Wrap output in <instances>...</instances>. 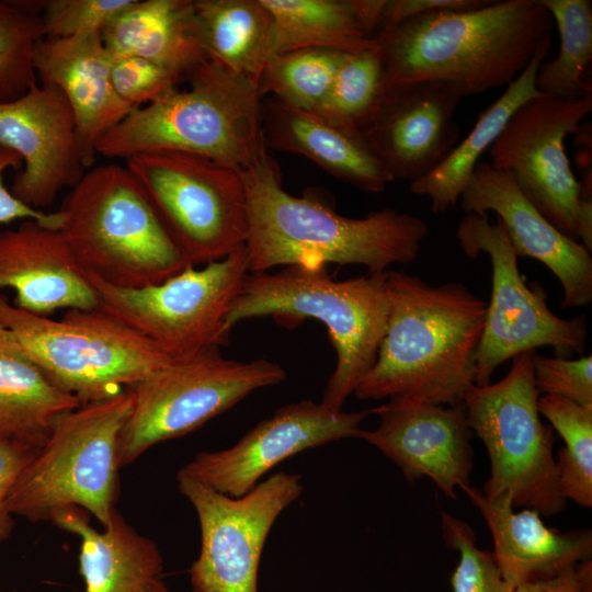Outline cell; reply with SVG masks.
Masks as SVG:
<instances>
[{
    "mask_svg": "<svg viewBox=\"0 0 592 592\" xmlns=\"http://www.w3.org/2000/svg\"><path fill=\"white\" fill-rule=\"evenodd\" d=\"M442 536L447 547L459 554L452 577L453 592H513L503 578L491 551L477 546L476 535L465 521L441 512Z\"/></svg>",
    "mask_w": 592,
    "mask_h": 592,
    "instance_id": "cell-36",
    "label": "cell"
},
{
    "mask_svg": "<svg viewBox=\"0 0 592 592\" xmlns=\"http://www.w3.org/2000/svg\"><path fill=\"white\" fill-rule=\"evenodd\" d=\"M487 0H384L378 31L430 11L471 9L483 4Z\"/></svg>",
    "mask_w": 592,
    "mask_h": 592,
    "instance_id": "cell-42",
    "label": "cell"
},
{
    "mask_svg": "<svg viewBox=\"0 0 592 592\" xmlns=\"http://www.w3.org/2000/svg\"><path fill=\"white\" fill-rule=\"evenodd\" d=\"M368 413V410L333 411L308 399L292 402L259 422L235 445L197 453L178 475L229 497H241L275 466L303 451L343 439H358Z\"/></svg>",
    "mask_w": 592,
    "mask_h": 592,
    "instance_id": "cell-16",
    "label": "cell"
},
{
    "mask_svg": "<svg viewBox=\"0 0 592 592\" xmlns=\"http://www.w3.org/2000/svg\"><path fill=\"white\" fill-rule=\"evenodd\" d=\"M58 210L59 232L81 270L110 285L147 287L190 265L126 166L87 171Z\"/></svg>",
    "mask_w": 592,
    "mask_h": 592,
    "instance_id": "cell-6",
    "label": "cell"
},
{
    "mask_svg": "<svg viewBox=\"0 0 592 592\" xmlns=\"http://www.w3.org/2000/svg\"><path fill=\"white\" fill-rule=\"evenodd\" d=\"M553 19L540 0L489 1L430 11L378 31L385 86L445 83L463 98L511 84L551 41Z\"/></svg>",
    "mask_w": 592,
    "mask_h": 592,
    "instance_id": "cell-2",
    "label": "cell"
},
{
    "mask_svg": "<svg viewBox=\"0 0 592 592\" xmlns=\"http://www.w3.org/2000/svg\"><path fill=\"white\" fill-rule=\"evenodd\" d=\"M112 59L101 34L44 37L34 55L36 80L58 88L72 110L87 169L101 137L134 110L113 87Z\"/></svg>",
    "mask_w": 592,
    "mask_h": 592,
    "instance_id": "cell-21",
    "label": "cell"
},
{
    "mask_svg": "<svg viewBox=\"0 0 592 592\" xmlns=\"http://www.w3.org/2000/svg\"><path fill=\"white\" fill-rule=\"evenodd\" d=\"M346 55L327 48H299L273 55L259 78L260 95L272 94L287 106L316 111Z\"/></svg>",
    "mask_w": 592,
    "mask_h": 592,
    "instance_id": "cell-32",
    "label": "cell"
},
{
    "mask_svg": "<svg viewBox=\"0 0 592 592\" xmlns=\"http://www.w3.org/2000/svg\"><path fill=\"white\" fill-rule=\"evenodd\" d=\"M535 351L512 358L499 382L474 385L463 406L473 433L483 443L490 476L481 492L492 503L530 509L544 517L567 506L554 455V430L540 420L533 375Z\"/></svg>",
    "mask_w": 592,
    "mask_h": 592,
    "instance_id": "cell-9",
    "label": "cell"
},
{
    "mask_svg": "<svg viewBox=\"0 0 592 592\" xmlns=\"http://www.w3.org/2000/svg\"><path fill=\"white\" fill-rule=\"evenodd\" d=\"M81 406L57 388L0 325V441L39 449L57 420Z\"/></svg>",
    "mask_w": 592,
    "mask_h": 592,
    "instance_id": "cell-28",
    "label": "cell"
},
{
    "mask_svg": "<svg viewBox=\"0 0 592 592\" xmlns=\"http://www.w3.org/2000/svg\"><path fill=\"white\" fill-rule=\"evenodd\" d=\"M592 111V95L567 100L540 93L511 116L488 152L532 205L559 231L592 251L591 171L580 183L565 148Z\"/></svg>",
    "mask_w": 592,
    "mask_h": 592,
    "instance_id": "cell-12",
    "label": "cell"
},
{
    "mask_svg": "<svg viewBox=\"0 0 592 592\" xmlns=\"http://www.w3.org/2000/svg\"><path fill=\"white\" fill-rule=\"evenodd\" d=\"M134 0L37 1L44 37L68 38L101 32Z\"/></svg>",
    "mask_w": 592,
    "mask_h": 592,
    "instance_id": "cell-37",
    "label": "cell"
},
{
    "mask_svg": "<svg viewBox=\"0 0 592 592\" xmlns=\"http://www.w3.org/2000/svg\"><path fill=\"white\" fill-rule=\"evenodd\" d=\"M0 325L57 388L81 405L116 396L175 360L98 308L67 309L56 320L23 310L0 293Z\"/></svg>",
    "mask_w": 592,
    "mask_h": 592,
    "instance_id": "cell-7",
    "label": "cell"
},
{
    "mask_svg": "<svg viewBox=\"0 0 592 592\" xmlns=\"http://www.w3.org/2000/svg\"><path fill=\"white\" fill-rule=\"evenodd\" d=\"M464 253L489 257L492 288L480 342L476 353L475 385L491 383L494 371L515 355L540 346L560 353L582 354L588 339L585 316L562 319L548 307L543 291L530 287L519 269L502 223L489 215L466 214L456 230Z\"/></svg>",
    "mask_w": 592,
    "mask_h": 592,
    "instance_id": "cell-14",
    "label": "cell"
},
{
    "mask_svg": "<svg viewBox=\"0 0 592 592\" xmlns=\"http://www.w3.org/2000/svg\"><path fill=\"white\" fill-rule=\"evenodd\" d=\"M369 413L379 418L374 430H361L362 439L401 470L410 483L430 478L448 499L470 485L473 432L462 405L444 407L390 399Z\"/></svg>",
    "mask_w": 592,
    "mask_h": 592,
    "instance_id": "cell-19",
    "label": "cell"
},
{
    "mask_svg": "<svg viewBox=\"0 0 592 592\" xmlns=\"http://www.w3.org/2000/svg\"><path fill=\"white\" fill-rule=\"evenodd\" d=\"M389 315L374 366L356 386L363 400L457 406L475 385L487 301L458 282L431 285L387 271Z\"/></svg>",
    "mask_w": 592,
    "mask_h": 592,
    "instance_id": "cell-1",
    "label": "cell"
},
{
    "mask_svg": "<svg viewBox=\"0 0 592 592\" xmlns=\"http://www.w3.org/2000/svg\"><path fill=\"white\" fill-rule=\"evenodd\" d=\"M574 576L581 592H592V560L583 559L574 565Z\"/></svg>",
    "mask_w": 592,
    "mask_h": 592,
    "instance_id": "cell-44",
    "label": "cell"
},
{
    "mask_svg": "<svg viewBox=\"0 0 592 592\" xmlns=\"http://www.w3.org/2000/svg\"><path fill=\"white\" fill-rule=\"evenodd\" d=\"M550 47L551 41L539 47L523 72L479 115L469 134L435 170L410 183L412 193L430 200L433 213L441 214L456 205L480 157L489 150L511 116L523 103L540 94L535 88V76Z\"/></svg>",
    "mask_w": 592,
    "mask_h": 592,
    "instance_id": "cell-29",
    "label": "cell"
},
{
    "mask_svg": "<svg viewBox=\"0 0 592 592\" xmlns=\"http://www.w3.org/2000/svg\"><path fill=\"white\" fill-rule=\"evenodd\" d=\"M37 451L24 444L0 441V545L11 536L14 528L13 515L7 510L5 500Z\"/></svg>",
    "mask_w": 592,
    "mask_h": 592,
    "instance_id": "cell-40",
    "label": "cell"
},
{
    "mask_svg": "<svg viewBox=\"0 0 592 592\" xmlns=\"http://www.w3.org/2000/svg\"><path fill=\"white\" fill-rule=\"evenodd\" d=\"M78 506L55 511L49 521L80 538L83 592H172L163 579L158 545L130 526L117 509L103 531Z\"/></svg>",
    "mask_w": 592,
    "mask_h": 592,
    "instance_id": "cell-24",
    "label": "cell"
},
{
    "mask_svg": "<svg viewBox=\"0 0 592 592\" xmlns=\"http://www.w3.org/2000/svg\"><path fill=\"white\" fill-rule=\"evenodd\" d=\"M44 38L37 1H0V103L36 81L34 55Z\"/></svg>",
    "mask_w": 592,
    "mask_h": 592,
    "instance_id": "cell-35",
    "label": "cell"
},
{
    "mask_svg": "<svg viewBox=\"0 0 592 592\" xmlns=\"http://www.w3.org/2000/svg\"><path fill=\"white\" fill-rule=\"evenodd\" d=\"M533 375L539 394L592 408V356L568 360L534 353Z\"/></svg>",
    "mask_w": 592,
    "mask_h": 592,
    "instance_id": "cell-39",
    "label": "cell"
},
{
    "mask_svg": "<svg viewBox=\"0 0 592 592\" xmlns=\"http://www.w3.org/2000/svg\"><path fill=\"white\" fill-rule=\"evenodd\" d=\"M384 89V66L375 45L345 56L326 99L311 112L338 126L362 132Z\"/></svg>",
    "mask_w": 592,
    "mask_h": 592,
    "instance_id": "cell-34",
    "label": "cell"
},
{
    "mask_svg": "<svg viewBox=\"0 0 592 592\" xmlns=\"http://www.w3.org/2000/svg\"><path fill=\"white\" fill-rule=\"evenodd\" d=\"M463 96L436 81L385 86L363 137L390 181L414 182L435 170L459 141Z\"/></svg>",
    "mask_w": 592,
    "mask_h": 592,
    "instance_id": "cell-18",
    "label": "cell"
},
{
    "mask_svg": "<svg viewBox=\"0 0 592 592\" xmlns=\"http://www.w3.org/2000/svg\"><path fill=\"white\" fill-rule=\"evenodd\" d=\"M250 273L242 244L226 258L187 265L168 280L141 288H121L86 274L96 308L148 338L172 357L227 344V314Z\"/></svg>",
    "mask_w": 592,
    "mask_h": 592,
    "instance_id": "cell-11",
    "label": "cell"
},
{
    "mask_svg": "<svg viewBox=\"0 0 592 592\" xmlns=\"http://www.w3.org/2000/svg\"><path fill=\"white\" fill-rule=\"evenodd\" d=\"M22 166L21 158L4 148H0V225L8 224L14 220H33L41 226L60 230L62 226V215L57 212H45L35 209L19 198H16L10 189H7L3 183L4 172L10 168H20Z\"/></svg>",
    "mask_w": 592,
    "mask_h": 592,
    "instance_id": "cell-41",
    "label": "cell"
},
{
    "mask_svg": "<svg viewBox=\"0 0 592 592\" xmlns=\"http://www.w3.org/2000/svg\"><path fill=\"white\" fill-rule=\"evenodd\" d=\"M273 20L272 55L299 48L355 54L376 45L384 0H261Z\"/></svg>",
    "mask_w": 592,
    "mask_h": 592,
    "instance_id": "cell-27",
    "label": "cell"
},
{
    "mask_svg": "<svg viewBox=\"0 0 592 592\" xmlns=\"http://www.w3.org/2000/svg\"><path fill=\"white\" fill-rule=\"evenodd\" d=\"M480 512L493 540L491 551L512 587L550 578L569 566L591 558V528L560 532L548 527L534 510L490 502L473 485L460 489Z\"/></svg>",
    "mask_w": 592,
    "mask_h": 592,
    "instance_id": "cell-23",
    "label": "cell"
},
{
    "mask_svg": "<svg viewBox=\"0 0 592 592\" xmlns=\"http://www.w3.org/2000/svg\"><path fill=\"white\" fill-rule=\"evenodd\" d=\"M189 87L134 109L96 144V153L125 160L174 151L243 171L267 146L258 82L207 56L186 78Z\"/></svg>",
    "mask_w": 592,
    "mask_h": 592,
    "instance_id": "cell-4",
    "label": "cell"
},
{
    "mask_svg": "<svg viewBox=\"0 0 592 592\" xmlns=\"http://www.w3.org/2000/svg\"><path fill=\"white\" fill-rule=\"evenodd\" d=\"M133 406L126 388L62 414L12 487L5 508L31 522L78 506L104 527L119 497L117 437Z\"/></svg>",
    "mask_w": 592,
    "mask_h": 592,
    "instance_id": "cell-8",
    "label": "cell"
},
{
    "mask_svg": "<svg viewBox=\"0 0 592 592\" xmlns=\"http://www.w3.org/2000/svg\"><path fill=\"white\" fill-rule=\"evenodd\" d=\"M178 489L194 508L201 548L189 572L193 592H259L266 538L278 516L303 493L297 474L277 471L241 497H229L177 475Z\"/></svg>",
    "mask_w": 592,
    "mask_h": 592,
    "instance_id": "cell-15",
    "label": "cell"
},
{
    "mask_svg": "<svg viewBox=\"0 0 592 592\" xmlns=\"http://www.w3.org/2000/svg\"><path fill=\"white\" fill-rule=\"evenodd\" d=\"M190 265L221 260L244 244L248 202L241 171L174 151L126 159Z\"/></svg>",
    "mask_w": 592,
    "mask_h": 592,
    "instance_id": "cell-13",
    "label": "cell"
},
{
    "mask_svg": "<svg viewBox=\"0 0 592 592\" xmlns=\"http://www.w3.org/2000/svg\"><path fill=\"white\" fill-rule=\"evenodd\" d=\"M513 592H581V589L574 576L573 565L550 578L522 583Z\"/></svg>",
    "mask_w": 592,
    "mask_h": 592,
    "instance_id": "cell-43",
    "label": "cell"
},
{
    "mask_svg": "<svg viewBox=\"0 0 592 592\" xmlns=\"http://www.w3.org/2000/svg\"><path fill=\"white\" fill-rule=\"evenodd\" d=\"M0 148L23 169L10 186L26 205L44 210L87 172L72 110L55 86L37 80L20 98L0 103Z\"/></svg>",
    "mask_w": 592,
    "mask_h": 592,
    "instance_id": "cell-17",
    "label": "cell"
},
{
    "mask_svg": "<svg viewBox=\"0 0 592 592\" xmlns=\"http://www.w3.org/2000/svg\"><path fill=\"white\" fill-rule=\"evenodd\" d=\"M560 39L554 59L543 61L535 76L538 92L567 100L592 95L588 70L592 61V2L540 0Z\"/></svg>",
    "mask_w": 592,
    "mask_h": 592,
    "instance_id": "cell-31",
    "label": "cell"
},
{
    "mask_svg": "<svg viewBox=\"0 0 592 592\" xmlns=\"http://www.w3.org/2000/svg\"><path fill=\"white\" fill-rule=\"evenodd\" d=\"M286 378L277 363L226 358L219 349L178 357L128 387L133 406L117 437V464L135 462L153 445L183 436L253 391Z\"/></svg>",
    "mask_w": 592,
    "mask_h": 592,
    "instance_id": "cell-10",
    "label": "cell"
},
{
    "mask_svg": "<svg viewBox=\"0 0 592 592\" xmlns=\"http://www.w3.org/2000/svg\"><path fill=\"white\" fill-rule=\"evenodd\" d=\"M538 411L563 440L555 460L562 496L583 508H592V408L544 395Z\"/></svg>",
    "mask_w": 592,
    "mask_h": 592,
    "instance_id": "cell-33",
    "label": "cell"
},
{
    "mask_svg": "<svg viewBox=\"0 0 592 592\" xmlns=\"http://www.w3.org/2000/svg\"><path fill=\"white\" fill-rule=\"evenodd\" d=\"M207 56L257 82L272 55L273 20L261 0H194Z\"/></svg>",
    "mask_w": 592,
    "mask_h": 592,
    "instance_id": "cell-30",
    "label": "cell"
},
{
    "mask_svg": "<svg viewBox=\"0 0 592 592\" xmlns=\"http://www.w3.org/2000/svg\"><path fill=\"white\" fill-rule=\"evenodd\" d=\"M14 305L46 316L58 309L96 308L95 293L58 230L24 220L0 232V289Z\"/></svg>",
    "mask_w": 592,
    "mask_h": 592,
    "instance_id": "cell-22",
    "label": "cell"
},
{
    "mask_svg": "<svg viewBox=\"0 0 592 592\" xmlns=\"http://www.w3.org/2000/svg\"><path fill=\"white\" fill-rule=\"evenodd\" d=\"M113 87L132 109L143 107L163 99L181 81L168 69L135 56H112Z\"/></svg>",
    "mask_w": 592,
    "mask_h": 592,
    "instance_id": "cell-38",
    "label": "cell"
},
{
    "mask_svg": "<svg viewBox=\"0 0 592 592\" xmlns=\"http://www.w3.org/2000/svg\"><path fill=\"white\" fill-rule=\"evenodd\" d=\"M101 37L112 56L147 59L180 80L207 58L194 0H134Z\"/></svg>",
    "mask_w": 592,
    "mask_h": 592,
    "instance_id": "cell-26",
    "label": "cell"
},
{
    "mask_svg": "<svg viewBox=\"0 0 592 592\" xmlns=\"http://www.w3.org/2000/svg\"><path fill=\"white\" fill-rule=\"evenodd\" d=\"M266 146L298 153L325 171L366 192H382L390 181L362 132L332 124L311 111L275 99L263 105Z\"/></svg>",
    "mask_w": 592,
    "mask_h": 592,
    "instance_id": "cell-25",
    "label": "cell"
},
{
    "mask_svg": "<svg viewBox=\"0 0 592 592\" xmlns=\"http://www.w3.org/2000/svg\"><path fill=\"white\" fill-rule=\"evenodd\" d=\"M459 203L466 214L494 213L515 254L533 258L554 273L563 291V309L584 307L592 301L591 252L554 227L508 173L480 161Z\"/></svg>",
    "mask_w": 592,
    "mask_h": 592,
    "instance_id": "cell-20",
    "label": "cell"
},
{
    "mask_svg": "<svg viewBox=\"0 0 592 592\" xmlns=\"http://www.w3.org/2000/svg\"><path fill=\"white\" fill-rule=\"evenodd\" d=\"M248 202L244 242L251 273L275 266L358 264L368 273L412 262L428 234L423 219L385 208L350 218L316 195L295 196L282 186L276 161L265 152L241 171Z\"/></svg>",
    "mask_w": 592,
    "mask_h": 592,
    "instance_id": "cell-3",
    "label": "cell"
},
{
    "mask_svg": "<svg viewBox=\"0 0 592 592\" xmlns=\"http://www.w3.org/2000/svg\"><path fill=\"white\" fill-rule=\"evenodd\" d=\"M387 271L344 281L333 280L326 267L291 265L271 274L249 273L226 327L231 331L238 322L258 317H272L287 328L309 318L323 323L337 364L320 402L342 411L378 355L389 315Z\"/></svg>",
    "mask_w": 592,
    "mask_h": 592,
    "instance_id": "cell-5",
    "label": "cell"
}]
</instances>
